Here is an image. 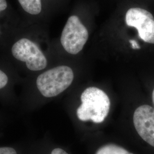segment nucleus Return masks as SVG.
<instances>
[{
    "label": "nucleus",
    "instance_id": "1",
    "mask_svg": "<svg viewBox=\"0 0 154 154\" xmlns=\"http://www.w3.org/2000/svg\"><path fill=\"white\" fill-rule=\"evenodd\" d=\"M0 50L2 57L25 77L44 71L48 65L46 55L33 36V30L13 28Z\"/></svg>",
    "mask_w": 154,
    "mask_h": 154
},
{
    "label": "nucleus",
    "instance_id": "2",
    "mask_svg": "<svg viewBox=\"0 0 154 154\" xmlns=\"http://www.w3.org/2000/svg\"><path fill=\"white\" fill-rule=\"evenodd\" d=\"M74 74L69 66L61 65L45 70L35 75L23 78L20 103L22 109L33 111L39 99L58 97L69 88Z\"/></svg>",
    "mask_w": 154,
    "mask_h": 154
},
{
    "label": "nucleus",
    "instance_id": "3",
    "mask_svg": "<svg viewBox=\"0 0 154 154\" xmlns=\"http://www.w3.org/2000/svg\"><path fill=\"white\" fill-rule=\"evenodd\" d=\"M81 105L77 109V116L81 121L99 123L105 121L110 109L108 95L95 87L86 88L81 96Z\"/></svg>",
    "mask_w": 154,
    "mask_h": 154
},
{
    "label": "nucleus",
    "instance_id": "4",
    "mask_svg": "<svg viewBox=\"0 0 154 154\" xmlns=\"http://www.w3.org/2000/svg\"><path fill=\"white\" fill-rule=\"evenodd\" d=\"M88 38V29L78 17H69L61 33L60 42L63 49L70 54L75 55L82 50Z\"/></svg>",
    "mask_w": 154,
    "mask_h": 154
},
{
    "label": "nucleus",
    "instance_id": "5",
    "mask_svg": "<svg viewBox=\"0 0 154 154\" xmlns=\"http://www.w3.org/2000/svg\"><path fill=\"white\" fill-rule=\"evenodd\" d=\"M23 78L10 63L0 58V100L4 104H15L17 102L14 88L22 83Z\"/></svg>",
    "mask_w": 154,
    "mask_h": 154
},
{
    "label": "nucleus",
    "instance_id": "6",
    "mask_svg": "<svg viewBox=\"0 0 154 154\" xmlns=\"http://www.w3.org/2000/svg\"><path fill=\"white\" fill-rule=\"evenodd\" d=\"M128 26L136 28L139 37L149 44H154V18L149 11L139 8H132L126 14Z\"/></svg>",
    "mask_w": 154,
    "mask_h": 154
},
{
    "label": "nucleus",
    "instance_id": "7",
    "mask_svg": "<svg viewBox=\"0 0 154 154\" xmlns=\"http://www.w3.org/2000/svg\"><path fill=\"white\" fill-rule=\"evenodd\" d=\"M133 122L139 135L154 147V109L149 105L139 106L134 112Z\"/></svg>",
    "mask_w": 154,
    "mask_h": 154
},
{
    "label": "nucleus",
    "instance_id": "8",
    "mask_svg": "<svg viewBox=\"0 0 154 154\" xmlns=\"http://www.w3.org/2000/svg\"><path fill=\"white\" fill-rule=\"evenodd\" d=\"M17 2L22 13L32 20L42 11V0H17Z\"/></svg>",
    "mask_w": 154,
    "mask_h": 154
},
{
    "label": "nucleus",
    "instance_id": "9",
    "mask_svg": "<svg viewBox=\"0 0 154 154\" xmlns=\"http://www.w3.org/2000/svg\"><path fill=\"white\" fill-rule=\"evenodd\" d=\"M10 12V6L8 0H0V49L9 34V29L4 25L2 21Z\"/></svg>",
    "mask_w": 154,
    "mask_h": 154
},
{
    "label": "nucleus",
    "instance_id": "10",
    "mask_svg": "<svg viewBox=\"0 0 154 154\" xmlns=\"http://www.w3.org/2000/svg\"><path fill=\"white\" fill-rule=\"evenodd\" d=\"M95 154H134L121 146L113 143L106 144L97 150Z\"/></svg>",
    "mask_w": 154,
    "mask_h": 154
},
{
    "label": "nucleus",
    "instance_id": "11",
    "mask_svg": "<svg viewBox=\"0 0 154 154\" xmlns=\"http://www.w3.org/2000/svg\"><path fill=\"white\" fill-rule=\"evenodd\" d=\"M0 154H26L23 152L18 147L14 146H0Z\"/></svg>",
    "mask_w": 154,
    "mask_h": 154
},
{
    "label": "nucleus",
    "instance_id": "12",
    "mask_svg": "<svg viewBox=\"0 0 154 154\" xmlns=\"http://www.w3.org/2000/svg\"><path fill=\"white\" fill-rule=\"evenodd\" d=\"M26 154H39L37 153L35 151H34L33 149H32L30 147H29L28 148V150L26 151ZM48 154H69L66 150H65L64 149L59 147H54L53 149H51L49 152Z\"/></svg>",
    "mask_w": 154,
    "mask_h": 154
},
{
    "label": "nucleus",
    "instance_id": "13",
    "mask_svg": "<svg viewBox=\"0 0 154 154\" xmlns=\"http://www.w3.org/2000/svg\"><path fill=\"white\" fill-rule=\"evenodd\" d=\"M129 42H130V43L131 44L132 49H139L140 48V46H139L138 43L136 41L131 39V40L129 41Z\"/></svg>",
    "mask_w": 154,
    "mask_h": 154
},
{
    "label": "nucleus",
    "instance_id": "14",
    "mask_svg": "<svg viewBox=\"0 0 154 154\" xmlns=\"http://www.w3.org/2000/svg\"><path fill=\"white\" fill-rule=\"evenodd\" d=\"M152 102H153V103L154 105V89L153 90V92H152Z\"/></svg>",
    "mask_w": 154,
    "mask_h": 154
},
{
    "label": "nucleus",
    "instance_id": "15",
    "mask_svg": "<svg viewBox=\"0 0 154 154\" xmlns=\"http://www.w3.org/2000/svg\"><path fill=\"white\" fill-rule=\"evenodd\" d=\"M0 121H1V118H0Z\"/></svg>",
    "mask_w": 154,
    "mask_h": 154
}]
</instances>
